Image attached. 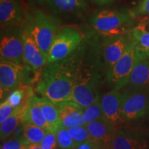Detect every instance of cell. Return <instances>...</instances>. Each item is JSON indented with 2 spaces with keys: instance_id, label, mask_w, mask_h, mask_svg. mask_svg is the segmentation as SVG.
I'll use <instances>...</instances> for the list:
<instances>
[{
  "instance_id": "20",
  "label": "cell",
  "mask_w": 149,
  "mask_h": 149,
  "mask_svg": "<svg viewBox=\"0 0 149 149\" xmlns=\"http://www.w3.org/2000/svg\"><path fill=\"white\" fill-rule=\"evenodd\" d=\"M24 124L22 117L15 109L13 113L1 124V127H0L1 140L4 141L10 135H13L18 126Z\"/></svg>"
},
{
  "instance_id": "25",
  "label": "cell",
  "mask_w": 149,
  "mask_h": 149,
  "mask_svg": "<svg viewBox=\"0 0 149 149\" xmlns=\"http://www.w3.org/2000/svg\"><path fill=\"white\" fill-rule=\"evenodd\" d=\"M104 118L100 100L92 105L84 109V120L86 125L95 121Z\"/></svg>"
},
{
  "instance_id": "17",
  "label": "cell",
  "mask_w": 149,
  "mask_h": 149,
  "mask_svg": "<svg viewBox=\"0 0 149 149\" xmlns=\"http://www.w3.org/2000/svg\"><path fill=\"white\" fill-rule=\"evenodd\" d=\"M100 100L97 88L91 81H79L74 86L69 101L73 102L83 109Z\"/></svg>"
},
{
  "instance_id": "21",
  "label": "cell",
  "mask_w": 149,
  "mask_h": 149,
  "mask_svg": "<svg viewBox=\"0 0 149 149\" xmlns=\"http://www.w3.org/2000/svg\"><path fill=\"white\" fill-rule=\"evenodd\" d=\"M47 132L48 130L30 122H26L23 124V137L29 144H40Z\"/></svg>"
},
{
  "instance_id": "19",
  "label": "cell",
  "mask_w": 149,
  "mask_h": 149,
  "mask_svg": "<svg viewBox=\"0 0 149 149\" xmlns=\"http://www.w3.org/2000/svg\"><path fill=\"white\" fill-rule=\"evenodd\" d=\"M26 122L41 127L48 131H52V128L43 115L42 110L37 100V96L33 95L30 99V105L27 114Z\"/></svg>"
},
{
  "instance_id": "35",
  "label": "cell",
  "mask_w": 149,
  "mask_h": 149,
  "mask_svg": "<svg viewBox=\"0 0 149 149\" xmlns=\"http://www.w3.org/2000/svg\"><path fill=\"white\" fill-rule=\"evenodd\" d=\"M147 115H148V117H149V109H148V114H147Z\"/></svg>"
},
{
  "instance_id": "8",
  "label": "cell",
  "mask_w": 149,
  "mask_h": 149,
  "mask_svg": "<svg viewBox=\"0 0 149 149\" xmlns=\"http://www.w3.org/2000/svg\"><path fill=\"white\" fill-rule=\"evenodd\" d=\"M110 149H149V130L133 127L118 128Z\"/></svg>"
},
{
  "instance_id": "23",
  "label": "cell",
  "mask_w": 149,
  "mask_h": 149,
  "mask_svg": "<svg viewBox=\"0 0 149 149\" xmlns=\"http://www.w3.org/2000/svg\"><path fill=\"white\" fill-rule=\"evenodd\" d=\"M131 37L136 42L137 49L149 55V31L143 27L135 28L131 33Z\"/></svg>"
},
{
  "instance_id": "4",
  "label": "cell",
  "mask_w": 149,
  "mask_h": 149,
  "mask_svg": "<svg viewBox=\"0 0 149 149\" xmlns=\"http://www.w3.org/2000/svg\"><path fill=\"white\" fill-rule=\"evenodd\" d=\"M136 51V42L133 40L122 57L108 71V82L113 90L120 91L128 84L135 64Z\"/></svg>"
},
{
  "instance_id": "6",
  "label": "cell",
  "mask_w": 149,
  "mask_h": 149,
  "mask_svg": "<svg viewBox=\"0 0 149 149\" xmlns=\"http://www.w3.org/2000/svg\"><path fill=\"white\" fill-rule=\"evenodd\" d=\"M124 94V122L141 118L148 114L149 109V88H128Z\"/></svg>"
},
{
  "instance_id": "27",
  "label": "cell",
  "mask_w": 149,
  "mask_h": 149,
  "mask_svg": "<svg viewBox=\"0 0 149 149\" xmlns=\"http://www.w3.org/2000/svg\"><path fill=\"white\" fill-rule=\"evenodd\" d=\"M29 144L23 136L14 137L3 141L1 149H26Z\"/></svg>"
},
{
  "instance_id": "26",
  "label": "cell",
  "mask_w": 149,
  "mask_h": 149,
  "mask_svg": "<svg viewBox=\"0 0 149 149\" xmlns=\"http://www.w3.org/2000/svg\"><path fill=\"white\" fill-rule=\"evenodd\" d=\"M68 131L72 136V139H74L78 144H81V143L87 142V141H92L90 134L86 126H76V127H72L68 128Z\"/></svg>"
},
{
  "instance_id": "11",
  "label": "cell",
  "mask_w": 149,
  "mask_h": 149,
  "mask_svg": "<svg viewBox=\"0 0 149 149\" xmlns=\"http://www.w3.org/2000/svg\"><path fill=\"white\" fill-rule=\"evenodd\" d=\"M90 134L92 141L97 145L99 148L110 149L115 135L117 128L108 122L105 119L102 118L86 125Z\"/></svg>"
},
{
  "instance_id": "16",
  "label": "cell",
  "mask_w": 149,
  "mask_h": 149,
  "mask_svg": "<svg viewBox=\"0 0 149 149\" xmlns=\"http://www.w3.org/2000/svg\"><path fill=\"white\" fill-rule=\"evenodd\" d=\"M57 104L61 126L70 128L86 125L83 108L71 101L63 102Z\"/></svg>"
},
{
  "instance_id": "2",
  "label": "cell",
  "mask_w": 149,
  "mask_h": 149,
  "mask_svg": "<svg viewBox=\"0 0 149 149\" xmlns=\"http://www.w3.org/2000/svg\"><path fill=\"white\" fill-rule=\"evenodd\" d=\"M60 22L55 17L35 10L24 30L27 31L43 53L48 56L51 44L59 31Z\"/></svg>"
},
{
  "instance_id": "5",
  "label": "cell",
  "mask_w": 149,
  "mask_h": 149,
  "mask_svg": "<svg viewBox=\"0 0 149 149\" xmlns=\"http://www.w3.org/2000/svg\"><path fill=\"white\" fill-rule=\"evenodd\" d=\"M17 27L1 30L0 58L1 61L22 66L24 62L23 30Z\"/></svg>"
},
{
  "instance_id": "24",
  "label": "cell",
  "mask_w": 149,
  "mask_h": 149,
  "mask_svg": "<svg viewBox=\"0 0 149 149\" xmlns=\"http://www.w3.org/2000/svg\"><path fill=\"white\" fill-rule=\"evenodd\" d=\"M55 133L59 148L72 149L78 145L77 143L72 139L68 128L60 125Z\"/></svg>"
},
{
  "instance_id": "33",
  "label": "cell",
  "mask_w": 149,
  "mask_h": 149,
  "mask_svg": "<svg viewBox=\"0 0 149 149\" xmlns=\"http://www.w3.org/2000/svg\"><path fill=\"white\" fill-rule=\"evenodd\" d=\"M32 1L36 3H40V4H44V3L49 2V0H32Z\"/></svg>"
},
{
  "instance_id": "15",
  "label": "cell",
  "mask_w": 149,
  "mask_h": 149,
  "mask_svg": "<svg viewBox=\"0 0 149 149\" xmlns=\"http://www.w3.org/2000/svg\"><path fill=\"white\" fill-rule=\"evenodd\" d=\"M23 40L24 61L26 66L37 70L48 64V56L41 51L33 39L24 29Z\"/></svg>"
},
{
  "instance_id": "38",
  "label": "cell",
  "mask_w": 149,
  "mask_h": 149,
  "mask_svg": "<svg viewBox=\"0 0 149 149\" xmlns=\"http://www.w3.org/2000/svg\"><path fill=\"white\" fill-rule=\"evenodd\" d=\"M57 149H58V148H57ZM59 149H61V148H59Z\"/></svg>"
},
{
  "instance_id": "9",
  "label": "cell",
  "mask_w": 149,
  "mask_h": 149,
  "mask_svg": "<svg viewBox=\"0 0 149 149\" xmlns=\"http://www.w3.org/2000/svg\"><path fill=\"white\" fill-rule=\"evenodd\" d=\"M100 102L104 119L115 126L124 122L123 120L124 94L122 93L112 90L104 94L100 98Z\"/></svg>"
},
{
  "instance_id": "14",
  "label": "cell",
  "mask_w": 149,
  "mask_h": 149,
  "mask_svg": "<svg viewBox=\"0 0 149 149\" xmlns=\"http://www.w3.org/2000/svg\"><path fill=\"white\" fill-rule=\"evenodd\" d=\"M126 86L129 88L139 87L149 88V55L137 48L135 66L130 74L129 81Z\"/></svg>"
},
{
  "instance_id": "12",
  "label": "cell",
  "mask_w": 149,
  "mask_h": 149,
  "mask_svg": "<svg viewBox=\"0 0 149 149\" xmlns=\"http://www.w3.org/2000/svg\"><path fill=\"white\" fill-rule=\"evenodd\" d=\"M132 40L131 35H115L107 39L104 43V56L108 71L122 57Z\"/></svg>"
},
{
  "instance_id": "36",
  "label": "cell",
  "mask_w": 149,
  "mask_h": 149,
  "mask_svg": "<svg viewBox=\"0 0 149 149\" xmlns=\"http://www.w3.org/2000/svg\"><path fill=\"white\" fill-rule=\"evenodd\" d=\"M147 26H148V29H149V23H148V25H147Z\"/></svg>"
},
{
  "instance_id": "10",
  "label": "cell",
  "mask_w": 149,
  "mask_h": 149,
  "mask_svg": "<svg viewBox=\"0 0 149 149\" xmlns=\"http://www.w3.org/2000/svg\"><path fill=\"white\" fill-rule=\"evenodd\" d=\"M23 66L10 61L0 62V86L1 99L8 97L10 93L22 84Z\"/></svg>"
},
{
  "instance_id": "31",
  "label": "cell",
  "mask_w": 149,
  "mask_h": 149,
  "mask_svg": "<svg viewBox=\"0 0 149 149\" xmlns=\"http://www.w3.org/2000/svg\"><path fill=\"white\" fill-rule=\"evenodd\" d=\"M99 148L94 141H87V142L79 144L75 148L72 149H97Z\"/></svg>"
},
{
  "instance_id": "37",
  "label": "cell",
  "mask_w": 149,
  "mask_h": 149,
  "mask_svg": "<svg viewBox=\"0 0 149 149\" xmlns=\"http://www.w3.org/2000/svg\"><path fill=\"white\" fill-rule=\"evenodd\" d=\"M97 149H103V148H98Z\"/></svg>"
},
{
  "instance_id": "30",
  "label": "cell",
  "mask_w": 149,
  "mask_h": 149,
  "mask_svg": "<svg viewBox=\"0 0 149 149\" xmlns=\"http://www.w3.org/2000/svg\"><path fill=\"white\" fill-rule=\"evenodd\" d=\"M132 12L135 17L149 15V0H142L138 6Z\"/></svg>"
},
{
  "instance_id": "28",
  "label": "cell",
  "mask_w": 149,
  "mask_h": 149,
  "mask_svg": "<svg viewBox=\"0 0 149 149\" xmlns=\"http://www.w3.org/2000/svg\"><path fill=\"white\" fill-rule=\"evenodd\" d=\"M40 145L42 149H57L58 144L55 132L48 131Z\"/></svg>"
},
{
  "instance_id": "7",
  "label": "cell",
  "mask_w": 149,
  "mask_h": 149,
  "mask_svg": "<svg viewBox=\"0 0 149 149\" xmlns=\"http://www.w3.org/2000/svg\"><path fill=\"white\" fill-rule=\"evenodd\" d=\"M132 10H102L92 16L91 22L97 31L104 34L116 35L124 24L134 17Z\"/></svg>"
},
{
  "instance_id": "13",
  "label": "cell",
  "mask_w": 149,
  "mask_h": 149,
  "mask_svg": "<svg viewBox=\"0 0 149 149\" xmlns=\"http://www.w3.org/2000/svg\"><path fill=\"white\" fill-rule=\"evenodd\" d=\"M22 6L19 0H0L1 30L17 27L23 21Z\"/></svg>"
},
{
  "instance_id": "32",
  "label": "cell",
  "mask_w": 149,
  "mask_h": 149,
  "mask_svg": "<svg viewBox=\"0 0 149 149\" xmlns=\"http://www.w3.org/2000/svg\"><path fill=\"white\" fill-rule=\"evenodd\" d=\"M26 149H42V148L40 146V144H31L28 146Z\"/></svg>"
},
{
  "instance_id": "29",
  "label": "cell",
  "mask_w": 149,
  "mask_h": 149,
  "mask_svg": "<svg viewBox=\"0 0 149 149\" xmlns=\"http://www.w3.org/2000/svg\"><path fill=\"white\" fill-rule=\"evenodd\" d=\"M15 109L9 104L6 100H3L0 105V124L8 118L13 113Z\"/></svg>"
},
{
  "instance_id": "1",
  "label": "cell",
  "mask_w": 149,
  "mask_h": 149,
  "mask_svg": "<svg viewBox=\"0 0 149 149\" xmlns=\"http://www.w3.org/2000/svg\"><path fill=\"white\" fill-rule=\"evenodd\" d=\"M37 83L36 91L42 97L55 104L69 101L72 91L80 81L72 72L57 62L48 64Z\"/></svg>"
},
{
  "instance_id": "18",
  "label": "cell",
  "mask_w": 149,
  "mask_h": 149,
  "mask_svg": "<svg viewBox=\"0 0 149 149\" xmlns=\"http://www.w3.org/2000/svg\"><path fill=\"white\" fill-rule=\"evenodd\" d=\"M37 100L43 115L51 126L52 131L55 132L60 126L58 104L50 101L45 97H37Z\"/></svg>"
},
{
  "instance_id": "3",
  "label": "cell",
  "mask_w": 149,
  "mask_h": 149,
  "mask_svg": "<svg viewBox=\"0 0 149 149\" xmlns=\"http://www.w3.org/2000/svg\"><path fill=\"white\" fill-rule=\"evenodd\" d=\"M82 35L76 29H59L54 37L48 53V64L57 62L71 53L82 41Z\"/></svg>"
},
{
  "instance_id": "34",
  "label": "cell",
  "mask_w": 149,
  "mask_h": 149,
  "mask_svg": "<svg viewBox=\"0 0 149 149\" xmlns=\"http://www.w3.org/2000/svg\"><path fill=\"white\" fill-rule=\"evenodd\" d=\"M97 3H100V4H104V3H109L110 1H112V0H95Z\"/></svg>"
},
{
  "instance_id": "22",
  "label": "cell",
  "mask_w": 149,
  "mask_h": 149,
  "mask_svg": "<svg viewBox=\"0 0 149 149\" xmlns=\"http://www.w3.org/2000/svg\"><path fill=\"white\" fill-rule=\"evenodd\" d=\"M57 10L65 13L80 12L85 8L83 0H49Z\"/></svg>"
}]
</instances>
